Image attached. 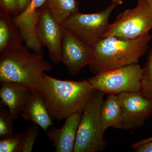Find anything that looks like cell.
<instances>
[{
	"instance_id": "cell-17",
	"label": "cell",
	"mask_w": 152,
	"mask_h": 152,
	"mask_svg": "<svg viewBox=\"0 0 152 152\" xmlns=\"http://www.w3.org/2000/svg\"><path fill=\"white\" fill-rule=\"evenodd\" d=\"M44 6L61 26L67 19L79 12L77 0H47Z\"/></svg>"
},
{
	"instance_id": "cell-24",
	"label": "cell",
	"mask_w": 152,
	"mask_h": 152,
	"mask_svg": "<svg viewBox=\"0 0 152 152\" xmlns=\"http://www.w3.org/2000/svg\"><path fill=\"white\" fill-rule=\"evenodd\" d=\"M32 0H17L18 15L21 13L29 5Z\"/></svg>"
},
{
	"instance_id": "cell-27",
	"label": "cell",
	"mask_w": 152,
	"mask_h": 152,
	"mask_svg": "<svg viewBox=\"0 0 152 152\" xmlns=\"http://www.w3.org/2000/svg\"><path fill=\"white\" fill-rule=\"evenodd\" d=\"M146 1L152 8V0H146Z\"/></svg>"
},
{
	"instance_id": "cell-23",
	"label": "cell",
	"mask_w": 152,
	"mask_h": 152,
	"mask_svg": "<svg viewBox=\"0 0 152 152\" xmlns=\"http://www.w3.org/2000/svg\"><path fill=\"white\" fill-rule=\"evenodd\" d=\"M134 150L137 152H152V141L142 144Z\"/></svg>"
},
{
	"instance_id": "cell-3",
	"label": "cell",
	"mask_w": 152,
	"mask_h": 152,
	"mask_svg": "<svg viewBox=\"0 0 152 152\" xmlns=\"http://www.w3.org/2000/svg\"><path fill=\"white\" fill-rule=\"evenodd\" d=\"M152 39L149 33L134 39H122L113 36L102 38L92 46L90 72L96 75L109 69L138 64Z\"/></svg>"
},
{
	"instance_id": "cell-4",
	"label": "cell",
	"mask_w": 152,
	"mask_h": 152,
	"mask_svg": "<svg viewBox=\"0 0 152 152\" xmlns=\"http://www.w3.org/2000/svg\"><path fill=\"white\" fill-rule=\"evenodd\" d=\"M105 93L96 90L83 112L73 152H97L105 148L101 113Z\"/></svg>"
},
{
	"instance_id": "cell-22",
	"label": "cell",
	"mask_w": 152,
	"mask_h": 152,
	"mask_svg": "<svg viewBox=\"0 0 152 152\" xmlns=\"http://www.w3.org/2000/svg\"><path fill=\"white\" fill-rule=\"evenodd\" d=\"M1 10L13 16L18 15L17 0H0Z\"/></svg>"
},
{
	"instance_id": "cell-15",
	"label": "cell",
	"mask_w": 152,
	"mask_h": 152,
	"mask_svg": "<svg viewBox=\"0 0 152 152\" xmlns=\"http://www.w3.org/2000/svg\"><path fill=\"white\" fill-rule=\"evenodd\" d=\"M23 42L13 18L0 9V54L21 46Z\"/></svg>"
},
{
	"instance_id": "cell-9",
	"label": "cell",
	"mask_w": 152,
	"mask_h": 152,
	"mask_svg": "<svg viewBox=\"0 0 152 152\" xmlns=\"http://www.w3.org/2000/svg\"><path fill=\"white\" fill-rule=\"evenodd\" d=\"M118 95L122 111V129H132L142 126L152 115V101L140 92H124Z\"/></svg>"
},
{
	"instance_id": "cell-11",
	"label": "cell",
	"mask_w": 152,
	"mask_h": 152,
	"mask_svg": "<svg viewBox=\"0 0 152 152\" xmlns=\"http://www.w3.org/2000/svg\"><path fill=\"white\" fill-rule=\"evenodd\" d=\"M47 0H32L29 5L21 13L14 16V22L18 28L26 46L32 51L42 48L36 35L42 8Z\"/></svg>"
},
{
	"instance_id": "cell-13",
	"label": "cell",
	"mask_w": 152,
	"mask_h": 152,
	"mask_svg": "<svg viewBox=\"0 0 152 152\" xmlns=\"http://www.w3.org/2000/svg\"><path fill=\"white\" fill-rule=\"evenodd\" d=\"M20 115L25 121L32 122L44 131L53 126V119L47 110L40 90L31 89L29 97Z\"/></svg>"
},
{
	"instance_id": "cell-26",
	"label": "cell",
	"mask_w": 152,
	"mask_h": 152,
	"mask_svg": "<svg viewBox=\"0 0 152 152\" xmlns=\"http://www.w3.org/2000/svg\"><path fill=\"white\" fill-rule=\"evenodd\" d=\"M113 4H121L123 3V0H111Z\"/></svg>"
},
{
	"instance_id": "cell-8",
	"label": "cell",
	"mask_w": 152,
	"mask_h": 152,
	"mask_svg": "<svg viewBox=\"0 0 152 152\" xmlns=\"http://www.w3.org/2000/svg\"><path fill=\"white\" fill-rule=\"evenodd\" d=\"M63 28L61 60L69 73L75 75L91 62L92 48L70 31Z\"/></svg>"
},
{
	"instance_id": "cell-25",
	"label": "cell",
	"mask_w": 152,
	"mask_h": 152,
	"mask_svg": "<svg viewBox=\"0 0 152 152\" xmlns=\"http://www.w3.org/2000/svg\"><path fill=\"white\" fill-rule=\"evenodd\" d=\"M152 141V137H150L148 138L143 139V140H140V141L137 142L133 144L132 145V148L133 149H135L140 146L141 145L146 143L148 142Z\"/></svg>"
},
{
	"instance_id": "cell-21",
	"label": "cell",
	"mask_w": 152,
	"mask_h": 152,
	"mask_svg": "<svg viewBox=\"0 0 152 152\" xmlns=\"http://www.w3.org/2000/svg\"><path fill=\"white\" fill-rule=\"evenodd\" d=\"M39 126L35 124L29 127L25 132L24 142L22 152H31L35 142L39 135Z\"/></svg>"
},
{
	"instance_id": "cell-1",
	"label": "cell",
	"mask_w": 152,
	"mask_h": 152,
	"mask_svg": "<svg viewBox=\"0 0 152 152\" xmlns=\"http://www.w3.org/2000/svg\"><path fill=\"white\" fill-rule=\"evenodd\" d=\"M52 119L58 121L83 112L96 90L88 80H63L44 74L40 90Z\"/></svg>"
},
{
	"instance_id": "cell-20",
	"label": "cell",
	"mask_w": 152,
	"mask_h": 152,
	"mask_svg": "<svg viewBox=\"0 0 152 152\" xmlns=\"http://www.w3.org/2000/svg\"><path fill=\"white\" fill-rule=\"evenodd\" d=\"M0 138L9 137L13 134L14 118L8 109L0 104Z\"/></svg>"
},
{
	"instance_id": "cell-10",
	"label": "cell",
	"mask_w": 152,
	"mask_h": 152,
	"mask_svg": "<svg viewBox=\"0 0 152 152\" xmlns=\"http://www.w3.org/2000/svg\"><path fill=\"white\" fill-rule=\"evenodd\" d=\"M63 35L62 26L56 21L48 9L44 6L36 28V35L42 48L46 47L48 48L50 58L54 64L61 62Z\"/></svg>"
},
{
	"instance_id": "cell-2",
	"label": "cell",
	"mask_w": 152,
	"mask_h": 152,
	"mask_svg": "<svg viewBox=\"0 0 152 152\" xmlns=\"http://www.w3.org/2000/svg\"><path fill=\"white\" fill-rule=\"evenodd\" d=\"M29 50L22 45L0 54V82L41 90L44 74L54 67L45 59L42 49L35 52Z\"/></svg>"
},
{
	"instance_id": "cell-19",
	"label": "cell",
	"mask_w": 152,
	"mask_h": 152,
	"mask_svg": "<svg viewBox=\"0 0 152 152\" xmlns=\"http://www.w3.org/2000/svg\"><path fill=\"white\" fill-rule=\"evenodd\" d=\"M25 132L13 134L0 140V152H22L24 142Z\"/></svg>"
},
{
	"instance_id": "cell-14",
	"label": "cell",
	"mask_w": 152,
	"mask_h": 152,
	"mask_svg": "<svg viewBox=\"0 0 152 152\" xmlns=\"http://www.w3.org/2000/svg\"><path fill=\"white\" fill-rule=\"evenodd\" d=\"M31 91L15 83L0 82V104L7 106L14 118L17 119L28 99Z\"/></svg>"
},
{
	"instance_id": "cell-18",
	"label": "cell",
	"mask_w": 152,
	"mask_h": 152,
	"mask_svg": "<svg viewBox=\"0 0 152 152\" xmlns=\"http://www.w3.org/2000/svg\"><path fill=\"white\" fill-rule=\"evenodd\" d=\"M140 92L152 102V48L148 54L145 66L143 68Z\"/></svg>"
},
{
	"instance_id": "cell-7",
	"label": "cell",
	"mask_w": 152,
	"mask_h": 152,
	"mask_svg": "<svg viewBox=\"0 0 152 152\" xmlns=\"http://www.w3.org/2000/svg\"><path fill=\"white\" fill-rule=\"evenodd\" d=\"M117 5L113 4L94 13L78 12L67 19L62 26L92 47L104 38L110 25L109 18Z\"/></svg>"
},
{
	"instance_id": "cell-6",
	"label": "cell",
	"mask_w": 152,
	"mask_h": 152,
	"mask_svg": "<svg viewBox=\"0 0 152 152\" xmlns=\"http://www.w3.org/2000/svg\"><path fill=\"white\" fill-rule=\"evenodd\" d=\"M143 68L138 64L114 68L88 79L95 90L108 94L140 93Z\"/></svg>"
},
{
	"instance_id": "cell-16",
	"label": "cell",
	"mask_w": 152,
	"mask_h": 152,
	"mask_svg": "<svg viewBox=\"0 0 152 152\" xmlns=\"http://www.w3.org/2000/svg\"><path fill=\"white\" fill-rule=\"evenodd\" d=\"M101 119L104 132L109 128L122 129V111L118 95L109 94L104 100L101 110Z\"/></svg>"
},
{
	"instance_id": "cell-12",
	"label": "cell",
	"mask_w": 152,
	"mask_h": 152,
	"mask_svg": "<svg viewBox=\"0 0 152 152\" xmlns=\"http://www.w3.org/2000/svg\"><path fill=\"white\" fill-rule=\"evenodd\" d=\"M83 112L72 114L66 119L62 127L51 126L46 131V136L53 144L56 152H73L76 136Z\"/></svg>"
},
{
	"instance_id": "cell-5",
	"label": "cell",
	"mask_w": 152,
	"mask_h": 152,
	"mask_svg": "<svg viewBox=\"0 0 152 152\" xmlns=\"http://www.w3.org/2000/svg\"><path fill=\"white\" fill-rule=\"evenodd\" d=\"M152 29V8L146 0H138L136 7L120 13L110 24L104 37L134 39L145 35Z\"/></svg>"
}]
</instances>
